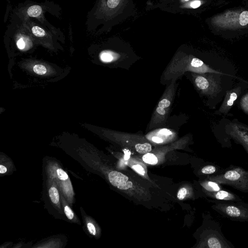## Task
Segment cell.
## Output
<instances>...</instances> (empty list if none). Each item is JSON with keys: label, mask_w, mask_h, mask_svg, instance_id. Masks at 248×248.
Segmentation results:
<instances>
[{"label": "cell", "mask_w": 248, "mask_h": 248, "mask_svg": "<svg viewBox=\"0 0 248 248\" xmlns=\"http://www.w3.org/2000/svg\"><path fill=\"white\" fill-rule=\"evenodd\" d=\"M133 0H98L93 16L106 30L136 14Z\"/></svg>", "instance_id": "1"}, {"label": "cell", "mask_w": 248, "mask_h": 248, "mask_svg": "<svg viewBox=\"0 0 248 248\" xmlns=\"http://www.w3.org/2000/svg\"><path fill=\"white\" fill-rule=\"evenodd\" d=\"M187 72L197 73L216 72L200 59L182 51L172 57L162 74V82L176 81Z\"/></svg>", "instance_id": "2"}, {"label": "cell", "mask_w": 248, "mask_h": 248, "mask_svg": "<svg viewBox=\"0 0 248 248\" xmlns=\"http://www.w3.org/2000/svg\"><path fill=\"white\" fill-rule=\"evenodd\" d=\"M209 179L248 193V170L241 167L231 165Z\"/></svg>", "instance_id": "3"}, {"label": "cell", "mask_w": 248, "mask_h": 248, "mask_svg": "<svg viewBox=\"0 0 248 248\" xmlns=\"http://www.w3.org/2000/svg\"><path fill=\"white\" fill-rule=\"evenodd\" d=\"M213 209L224 217L239 222H248V203L232 201H214Z\"/></svg>", "instance_id": "4"}, {"label": "cell", "mask_w": 248, "mask_h": 248, "mask_svg": "<svg viewBox=\"0 0 248 248\" xmlns=\"http://www.w3.org/2000/svg\"><path fill=\"white\" fill-rule=\"evenodd\" d=\"M191 76L195 87L202 95L212 96L221 90V79L218 73L191 72Z\"/></svg>", "instance_id": "5"}, {"label": "cell", "mask_w": 248, "mask_h": 248, "mask_svg": "<svg viewBox=\"0 0 248 248\" xmlns=\"http://www.w3.org/2000/svg\"><path fill=\"white\" fill-rule=\"evenodd\" d=\"M226 132L248 153V126L238 122H231L226 126Z\"/></svg>", "instance_id": "6"}, {"label": "cell", "mask_w": 248, "mask_h": 248, "mask_svg": "<svg viewBox=\"0 0 248 248\" xmlns=\"http://www.w3.org/2000/svg\"><path fill=\"white\" fill-rule=\"evenodd\" d=\"M241 86H238L228 91L225 95L221 105L216 113L219 115L222 114L224 115L227 114L233 105L234 102L241 94Z\"/></svg>", "instance_id": "7"}, {"label": "cell", "mask_w": 248, "mask_h": 248, "mask_svg": "<svg viewBox=\"0 0 248 248\" xmlns=\"http://www.w3.org/2000/svg\"><path fill=\"white\" fill-rule=\"evenodd\" d=\"M170 110L156 106L153 113L148 128L151 129L165 125L167 122Z\"/></svg>", "instance_id": "8"}, {"label": "cell", "mask_w": 248, "mask_h": 248, "mask_svg": "<svg viewBox=\"0 0 248 248\" xmlns=\"http://www.w3.org/2000/svg\"><path fill=\"white\" fill-rule=\"evenodd\" d=\"M56 176L57 181L59 182L60 187L62 190L65 196L69 197V200L73 195V189L67 174L62 169H56Z\"/></svg>", "instance_id": "9"}, {"label": "cell", "mask_w": 248, "mask_h": 248, "mask_svg": "<svg viewBox=\"0 0 248 248\" xmlns=\"http://www.w3.org/2000/svg\"><path fill=\"white\" fill-rule=\"evenodd\" d=\"M175 132L170 129L159 127L147 135V137H150L151 140L156 143H163L166 139L172 138L175 136Z\"/></svg>", "instance_id": "10"}, {"label": "cell", "mask_w": 248, "mask_h": 248, "mask_svg": "<svg viewBox=\"0 0 248 248\" xmlns=\"http://www.w3.org/2000/svg\"><path fill=\"white\" fill-rule=\"evenodd\" d=\"M207 195L216 201H242L241 198L235 193L224 189L216 192H206Z\"/></svg>", "instance_id": "11"}, {"label": "cell", "mask_w": 248, "mask_h": 248, "mask_svg": "<svg viewBox=\"0 0 248 248\" xmlns=\"http://www.w3.org/2000/svg\"><path fill=\"white\" fill-rule=\"evenodd\" d=\"M108 179L110 183L114 186L128 181V178L125 175L116 171H111L108 174Z\"/></svg>", "instance_id": "12"}, {"label": "cell", "mask_w": 248, "mask_h": 248, "mask_svg": "<svg viewBox=\"0 0 248 248\" xmlns=\"http://www.w3.org/2000/svg\"><path fill=\"white\" fill-rule=\"evenodd\" d=\"M201 185L206 192H216L223 189L222 184L210 179L202 182Z\"/></svg>", "instance_id": "13"}, {"label": "cell", "mask_w": 248, "mask_h": 248, "mask_svg": "<svg viewBox=\"0 0 248 248\" xmlns=\"http://www.w3.org/2000/svg\"><path fill=\"white\" fill-rule=\"evenodd\" d=\"M120 55L110 50H104L100 54V60L104 62H110L118 60Z\"/></svg>", "instance_id": "14"}, {"label": "cell", "mask_w": 248, "mask_h": 248, "mask_svg": "<svg viewBox=\"0 0 248 248\" xmlns=\"http://www.w3.org/2000/svg\"><path fill=\"white\" fill-rule=\"evenodd\" d=\"M42 12V7L38 5L30 6L27 10V15L30 17H37L41 15Z\"/></svg>", "instance_id": "15"}, {"label": "cell", "mask_w": 248, "mask_h": 248, "mask_svg": "<svg viewBox=\"0 0 248 248\" xmlns=\"http://www.w3.org/2000/svg\"><path fill=\"white\" fill-rule=\"evenodd\" d=\"M135 149L137 152L141 154L149 153L152 150L151 145L149 142L138 143L135 146Z\"/></svg>", "instance_id": "16"}, {"label": "cell", "mask_w": 248, "mask_h": 248, "mask_svg": "<svg viewBox=\"0 0 248 248\" xmlns=\"http://www.w3.org/2000/svg\"><path fill=\"white\" fill-rule=\"evenodd\" d=\"M48 192L51 202L55 204H58L59 202V194L57 188L54 186H51Z\"/></svg>", "instance_id": "17"}, {"label": "cell", "mask_w": 248, "mask_h": 248, "mask_svg": "<svg viewBox=\"0 0 248 248\" xmlns=\"http://www.w3.org/2000/svg\"><path fill=\"white\" fill-rule=\"evenodd\" d=\"M142 160L146 163L155 165L158 162V159L156 156L153 154L148 153L145 154L142 156Z\"/></svg>", "instance_id": "18"}, {"label": "cell", "mask_w": 248, "mask_h": 248, "mask_svg": "<svg viewBox=\"0 0 248 248\" xmlns=\"http://www.w3.org/2000/svg\"><path fill=\"white\" fill-rule=\"evenodd\" d=\"M31 30V33L37 37H43L46 34L44 29L37 25L32 26Z\"/></svg>", "instance_id": "19"}, {"label": "cell", "mask_w": 248, "mask_h": 248, "mask_svg": "<svg viewBox=\"0 0 248 248\" xmlns=\"http://www.w3.org/2000/svg\"><path fill=\"white\" fill-rule=\"evenodd\" d=\"M240 104L243 111L246 114H248V93L242 96Z\"/></svg>", "instance_id": "20"}, {"label": "cell", "mask_w": 248, "mask_h": 248, "mask_svg": "<svg viewBox=\"0 0 248 248\" xmlns=\"http://www.w3.org/2000/svg\"><path fill=\"white\" fill-rule=\"evenodd\" d=\"M33 72L37 75H45L47 71L46 67L42 64H37L33 67Z\"/></svg>", "instance_id": "21"}, {"label": "cell", "mask_w": 248, "mask_h": 248, "mask_svg": "<svg viewBox=\"0 0 248 248\" xmlns=\"http://www.w3.org/2000/svg\"><path fill=\"white\" fill-rule=\"evenodd\" d=\"M27 39L25 36H22L18 39L16 45L19 49H24L26 47L27 42H28Z\"/></svg>", "instance_id": "22"}, {"label": "cell", "mask_w": 248, "mask_h": 248, "mask_svg": "<svg viewBox=\"0 0 248 248\" xmlns=\"http://www.w3.org/2000/svg\"><path fill=\"white\" fill-rule=\"evenodd\" d=\"M239 22L242 26H245L248 23V11H244L240 14Z\"/></svg>", "instance_id": "23"}, {"label": "cell", "mask_w": 248, "mask_h": 248, "mask_svg": "<svg viewBox=\"0 0 248 248\" xmlns=\"http://www.w3.org/2000/svg\"><path fill=\"white\" fill-rule=\"evenodd\" d=\"M64 211L65 215L69 219L71 220L73 218L74 213L70 207L67 205H65L64 207Z\"/></svg>", "instance_id": "24"}, {"label": "cell", "mask_w": 248, "mask_h": 248, "mask_svg": "<svg viewBox=\"0 0 248 248\" xmlns=\"http://www.w3.org/2000/svg\"><path fill=\"white\" fill-rule=\"evenodd\" d=\"M133 184L131 182H126L119 185L117 187L120 189L125 190L132 187Z\"/></svg>", "instance_id": "25"}, {"label": "cell", "mask_w": 248, "mask_h": 248, "mask_svg": "<svg viewBox=\"0 0 248 248\" xmlns=\"http://www.w3.org/2000/svg\"><path fill=\"white\" fill-rule=\"evenodd\" d=\"M187 193L186 189L184 188H181L178 192L177 198L179 200H182L184 199Z\"/></svg>", "instance_id": "26"}, {"label": "cell", "mask_w": 248, "mask_h": 248, "mask_svg": "<svg viewBox=\"0 0 248 248\" xmlns=\"http://www.w3.org/2000/svg\"><path fill=\"white\" fill-rule=\"evenodd\" d=\"M133 169L139 174L144 175L145 171L143 168L140 165H135L132 167Z\"/></svg>", "instance_id": "27"}, {"label": "cell", "mask_w": 248, "mask_h": 248, "mask_svg": "<svg viewBox=\"0 0 248 248\" xmlns=\"http://www.w3.org/2000/svg\"><path fill=\"white\" fill-rule=\"evenodd\" d=\"M87 227L89 232L93 235H95L96 234V230L93 224L91 222H89L87 224Z\"/></svg>", "instance_id": "28"}, {"label": "cell", "mask_w": 248, "mask_h": 248, "mask_svg": "<svg viewBox=\"0 0 248 248\" xmlns=\"http://www.w3.org/2000/svg\"><path fill=\"white\" fill-rule=\"evenodd\" d=\"M201 4V2L199 0L192 1L190 3L191 7L193 8H196L199 7Z\"/></svg>", "instance_id": "29"}, {"label": "cell", "mask_w": 248, "mask_h": 248, "mask_svg": "<svg viewBox=\"0 0 248 248\" xmlns=\"http://www.w3.org/2000/svg\"><path fill=\"white\" fill-rule=\"evenodd\" d=\"M6 171H7L6 168L2 165H0V173L2 174V173H5Z\"/></svg>", "instance_id": "30"}]
</instances>
